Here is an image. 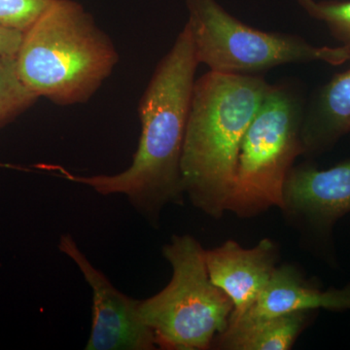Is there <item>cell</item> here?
<instances>
[{"instance_id": "4fadbf2b", "label": "cell", "mask_w": 350, "mask_h": 350, "mask_svg": "<svg viewBox=\"0 0 350 350\" xmlns=\"http://www.w3.org/2000/svg\"><path fill=\"white\" fill-rule=\"evenodd\" d=\"M38 98L21 80L15 56H0V128L31 107Z\"/></svg>"}, {"instance_id": "3957f363", "label": "cell", "mask_w": 350, "mask_h": 350, "mask_svg": "<svg viewBox=\"0 0 350 350\" xmlns=\"http://www.w3.org/2000/svg\"><path fill=\"white\" fill-rule=\"evenodd\" d=\"M15 57L25 86L62 107L91 100L119 62L111 38L75 0H54L24 32Z\"/></svg>"}, {"instance_id": "277c9868", "label": "cell", "mask_w": 350, "mask_h": 350, "mask_svg": "<svg viewBox=\"0 0 350 350\" xmlns=\"http://www.w3.org/2000/svg\"><path fill=\"white\" fill-rule=\"evenodd\" d=\"M163 255L172 266V280L158 294L140 300V314L160 349H209L214 337L227 329L234 310L231 299L211 282L206 250L193 237H172Z\"/></svg>"}, {"instance_id": "9c48e42d", "label": "cell", "mask_w": 350, "mask_h": 350, "mask_svg": "<svg viewBox=\"0 0 350 350\" xmlns=\"http://www.w3.org/2000/svg\"><path fill=\"white\" fill-rule=\"evenodd\" d=\"M283 211L319 229L350 213V161L325 170L292 167L283 188Z\"/></svg>"}, {"instance_id": "8992f818", "label": "cell", "mask_w": 350, "mask_h": 350, "mask_svg": "<svg viewBox=\"0 0 350 350\" xmlns=\"http://www.w3.org/2000/svg\"><path fill=\"white\" fill-rule=\"evenodd\" d=\"M196 57L211 71L255 75L289 64L323 62L331 66L350 61V49L317 47L300 36L259 31L243 24L216 0H186Z\"/></svg>"}, {"instance_id": "9a60e30c", "label": "cell", "mask_w": 350, "mask_h": 350, "mask_svg": "<svg viewBox=\"0 0 350 350\" xmlns=\"http://www.w3.org/2000/svg\"><path fill=\"white\" fill-rule=\"evenodd\" d=\"M54 0H0V27L25 32Z\"/></svg>"}, {"instance_id": "8fae6325", "label": "cell", "mask_w": 350, "mask_h": 350, "mask_svg": "<svg viewBox=\"0 0 350 350\" xmlns=\"http://www.w3.org/2000/svg\"><path fill=\"white\" fill-rule=\"evenodd\" d=\"M350 133V68L320 88L305 108L301 125L304 154H317Z\"/></svg>"}, {"instance_id": "30bf717a", "label": "cell", "mask_w": 350, "mask_h": 350, "mask_svg": "<svg viewBox=\"0 0 350 350\" xmlns=\"http://www.w3.org/2000/svg\"><path fill=\"white\" fill-rule=\"evenodd\" d=\"M317 308L350 310V285L344 289L322 291L306 282L293 267L283 266L275 268L250 310L230 321L228 327Z\"/></svg>"}, {"instance_id": "6da1fadb", "label": "cell", "mask_w": 350, "mask_h": 350, "mask_svg": "<svg viewBox=\"0 0 350 350\" xmlns=\"http://www.w3.org/2000/svg\"><path fill=\"white\" fill-rule=\"evenodd\" d=\"M199 64L185 25L142 94L138 105L142 135L128 169L93 176L73 174L59 165L44 169L100 195L125 196L138 213L155 225L163 207L183 204L181 157Z\"/></svg>"}, {"instance_id": "5b68a950", "label": "cell", "mask_w": 350, "mask_h": 350, "mask_svg": "<svg viewBox=\"0 0 350 350\" xmlns=\"http://www.w3.org/2000/svg\"><path fill=\"white\" fill-rule=\"evenodd\" d=\"M305 108L291 88L271 87L244 133L226 211L252 217L269 207L282 208L287 175L297 157L304 154Z\"/></svg>"}, {"instance_id": "7a4b0ae2", "label": "cell", "mask_w": 350, "mask_h": 350, "mask_svg": "<svg viewBox=\"0 0 350 350\" xmlns=\"http://www.w3.org/2000/svg\"><path fill=\"white\" fill-rule=\"evenodd\" d=\"M271 87L260 76L211 70L196 80L181 176L184 193L207 215L226 211L244 133Z\"/></svg>"}, {"instance_id": "52a82bcc", "label": "cell", "mask_w": 350, "mask_h": 350, "mask_svg": "<svg viewBox=\"0 0 350 350\" xmlns=\"http://www.w3.org/2000/svg\"><path fill=\"white\" fill-rule=\"evenodd\" d=\"M59 250L72 260L91 288L92 328L85 349H156L155 336L140 314V300L117 289L90 262L70 234H62Z\"/></svg>"}, {"instance_id": "2e32d148", "label": "cell", "mask_w": 350, "mask_h": 350, "mask_svg": "<svg viewBox=\"0 0 350 350\" xmlns=\"http://www.w3.org/2000/svg\"><path fill=\"white\" fill-rule=\"evenodd\" d=\"M24 32L0 27V56H16Z\"/></svg>"}, {"instance_id": "ba28073f", "label": "cell", "mask_w": 350, "mask_h": 350, "mask_svg": "<svg viewBox=\"0 0 350 350\" xmlns=\"http://www.w3.org/2000/svg\"><path fill=\"white\" fill-rule=\"evenodd\" d=\"M276 260L278 247L268 239H262L250 250L228 241L214 250H206L211 282L234 305L229 322L238 319L255 303L275 271Z\"/></svg>"}, {"instance_id": "7c38bea8", "label": "cell", "mask_w": 350, "mask_h": 350, "mask_svg": "<svg viewBox=\"0 0 350 350\" xmlns=\"http://www.w3.org/2000/svg\"><path fill=\"white\" fill-rule=\"evenodd\" d=\"M310 310L288 313L252 323L227 327L218 345L231 350H286L291 349L308 323Z\"/></svg>"}, {"instance_id": "5bb4252c", "label": "cell", "mask_w": 350, "mask_h": 350, "mask_svg": "<svg viewBox=\"0 0 350 350\" xmlns=\"http://www.w3.org/2000/svg\"><path fill=\"white\" fill-rule=\"evenodd\" d=\"M312 19L326 25L331 36L350 49V0H297Z\"/></svg>"}]
</instances>
